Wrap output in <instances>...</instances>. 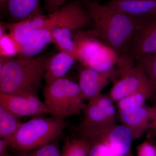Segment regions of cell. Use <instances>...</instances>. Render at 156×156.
<instances>
[{"instance_id":"6da1fadb","label":"cell","mask_w":156,"mask_h":156,"mask_svg":"<svg viewBox=\"0 0 156 156\" xmlns=\"http://www.w3.org/2000/svg\"><path fill=\"white\" fill-rule=\"evenodd\" d=\"M81 1L92 17L95 36L115 54L118 61L128 56L138 21L94 0Z\"/></svg>"},{"instance_id":"7a4b0ae2","label":"cell","mask_w":156,"mask_h":156,"mask_svg":"<svg viewBox=\"0 0 156 156\" xmlns=\"http://www.w3.org/2000/svg\"><path fill=\"white\" fill-rule=\"evenodd\" d=\"M52 56L11 58L0 70V92L37 96L46 66Z\"/></svg>"},{"instance_id":"3957f363","label":"cell","mask_w":156,"mask_h":156,"mask_svg":"<svg viewBox=\"0 0 156 156\" xmlns=\"http://www.w3.org/2000/svg\"><path fill=\"white\" fill-rule=\"evenodd\" d=\"M83 113V119L76 128L77 132L91 143L104 142L117 125L113 101L108 95L101 93L86 104Z\"/></svg>"},{"instance_id":"277c9868","label":"cell","mask_w":156,"mask_h":156,"mask_svg":"<svg viewBox=\"0 0 156 156\" xmlns=\"http://www.w3.org/2000/svg\"><path fill=\"white\" fill-rule=\"evenodd\" d=\"M64 120L42 115L21 123L10 147L19 152L34 150L55 141L65 128Z\"/></svg>"},{"instance_id":"5b68a950","label":"cell","mask_w":156,"mask_h":156,"mask_svg":"<svg viewBox=\"0 0 156 156\" xmlns=\"http://www.w3.org/2000/svg\"><path fill=\"white\" fill-rule=\"evenodd\" d=\"M43 96L51 116L58 119L80 115L86 105L78 83L64 77L46 86Z\"/></svg>"},{"instance_id":"8992f818","label":"cell","mask_w":156,"mask_h":156,"mask_svg":"<svg viewBox=\"0 0 156 156\" xmlns=\"http://www.w3.org/2000/svg\"><path fill=\"white\" fill-rule=\"evenodd\" d=\"M119 78L114 82L108 97L116 102L124 98L139 92L147 93L156 97V92L145 73L138 65L126 68L119 72Z\"/></svg>"},{"instance_id":"52a82bcc","label":"cell","mask_w":156,"mask_h":156,"mask_svg":"<svg viewBox=\"0 0 156 156\" xmlns=\"http://www.w3.org/2000/svg\"><path fill=\"white\" fill-rule=\"evenodd\" d=\"M92 24L91 15L81 0H74L48 14L46 28L51 31L54 28H64L74 32L89 28Z\"/></svg>"},{"instance_id":"ba28073f","label":"cell","mask_w":156,"mask_h":156,"mask_svg":"<svg viewBox=\"0 0 156 156\" xmlns=\"http://www.w3.org/2000/svg\"><path fill=\"white\" fill-rule=\"evenodd\" d=\"M77 70L79 85L85 100H92L101 94V92L111 81L119 76L118 70L101 72L93 69L80 63Z\"/></svg>"},{"instance_id":"9c48e42d","label":"cell","mask_w":156,"mask_h":156,"mask_svg":"<svg viewBox=\"0 0 156 156\" xmlns=\"http://www.w3.org/2000/svg\"><path fill=\"white\" fill-rule=\"evenodd\" d=\"M0 106L18 118L51 114L44 101L37 96H23L0 92Z\"/></svg>"},{"instance_id":"30bf717a","label":"cell","mask_w":156,"mask_h":156,"mask_svg":"<svg viewBox=\"0 0 156 156\" xmlns=\"http://www.w3.org/2000/svg\"><path fill=\"white\" fill-rule=\"evenodd\" d=\"M156 53V17L138 21L128 55L136 61L142 56Z\"/></svg>"},{"instance_id":"8fae6325","label":"cell","mask_w":156,"mask_h":156,"mask_svg":"<svg viewBox=\"0 0 156 156\" xmlns=\"http://www.w3.org/2000/svg\"><path fill=\"white\" fill-rule=\"evenodd\" d=\"M118 119L132 132L133 140L140 139L156 123V105H147L135 108L118 111Z\"/></svg>"},{"instance_id":"7c38bea8","label":"cell","mask_w":156,"mask_h":156,"mask_svg":"<svg viewBox=\"0 0 156 156\" xmlns=\"http://www.w3.org/2000/svg\"><path fill=\"white\" fill-rule=\"evenodd\" d=\"M104 5L138 21L156 17V0H110Z\"/></svg>"},{"instance_id":"4fadbf2b","label":"cell","mask_w":156,"mask_h":156,"mask_svg":"<svg viewBox=\"0 0 156 156\" xmlns=\"http://www.w3.org/2000/svg\"><path fill=\"white\" fill-rule=\"evenodd\" d=\"M48 15L40 14L20 22L4 23L14 41L20 45L34 31L45 28Z\"/></svg>"},{"instance_id":"5bb4252c","label":"cell","mask_w":156,"mask_h":156,"mask_svg":"<svg viewBox=\"0 0 156 156\" xmlns=\"http://www.w3.org/2000/svg\"><path fill=\"white\" fill-rule=\"evenodd\" d=\"M52 43L51 31L49 29L40 28L34 31L19 46V57L32 58Z\"/></svg>"},{"instance_id":"9a60e30c","label":"cell","mask_w":156,"mask_h":156,"mask_svg":"<svg viewBox=\"0 0 156 156\" xmlns=\"http://www.w3.org/2000/svg\"><path fill=\"white\" fill-rule=\"evenodd\" d=\"M76 61L69 54L61 51L51 56L44 75L46 86L64 77Z\"/></svg>"},{"instance_id":"2e32d148","label":"cell","mask_w":156,"mask_h":156,"mask_svg":"<svg viewBox=\"0 0 156 156\" xmlns=\"http://www.w3.org/2000/svg\"><path fill=\"white\" fill-rule=\"evenodd\" d=\"M133 140L131 130L124 125H116L109 133L105 141L115 153L121 156H133L131 144Z\"/></svg>"},{"instance_id":"e0dca14e","label":"cell","mask_w":156,"mask_h":156,"mask_svg":"<svg viewBox=\"0 0 156 156\" xmlns=\"http://www.w3.org/2000/svg\"><path fill=\"white\" fill-rule=\"evenodd\" d=\"M7 12L11 23L20 22L42 14L40 0H9Z\"/></svg>"},{"instance_id":"ac0fdd59","label":"cell","mask_w":156,"mask_h":156,"mask_svg":"<svg viewBox=\"0 0 156 156\" xmlns=\"http://www.w3.org/2000/svg\"><path fill=\"white\" fill-rule=\"evenodd\" d=\"M51 31L52 43L59 51L69 54L78 61L79 50L74 39L73 32L64 28H54Z\"/></svg>"},{"instance_id":"d6986e66","label":"cell","mask_w":156,"mask_h":156,"mask_svg":"<svg viewBox=\"0 0 156 156\" xmlns=\"http://www.w3.org/2000/svg\"><path fill=\"white\" fill-rule=\"evenodd\" d=\"M19 118L3 107L0 106V137L11 140L21 122Z\"/></svg>"},{"instance_id":"ffe728a7","label":"cell","mask_w":156,"mask_h":156,"mask_svg":"<svg viewBox=\"0 0 156 156\" xmlns=\"http://www.w3.org/2000/svg\"><path fill=\"white\" fill-rule=\"evenodd\" d=\"M91 147V142L85 137L67 139L62 146L61 156H89Z\"/></svg>"},{"instance_id":"44dd1931","label":"cell","mask_w":156,"mask_h":156,"mask_svg":"<svg viewBox=\"0 0 156 156\" xmlns=\"http://www.w3.org/2000/svg\"><path fill=\"white\" fill-rule=\"evenodd\" d=\"M154 98L144 92H139L128 95L117 101L118 111L126 110L145 105L147 100H153Z\"/></svg>"},{"instance_id":"7402d4cb","label":"cell","mask_w":156,"mask_h":156,"mask_svg":"<svg viewBox=\"0 0 156 156\" xmlns=\"http://www.w3.org/2000/svg\"><path fill=\"white\" fill-rule=\"evenodd\" d=\"M135 63L142 69L156 92V53L142 56Z\"/></svg>"},{"instance_id":"603a6c76","label":"cell","mask_w":156,"mask_h":156,"mask_svg":"<svg viewBox=\"0 0 156 156\" xmlns=\"http://www.w3.org/2000/svg\"><path fill=\"white\" fill-rule=\"evenodd\" d=\"M19 53V47L9 34L6 33L0 36L1 56L13 57Z\"/></svg>"},{"instance_id":"cb8c5ba5","label":"cell","mask_w":156,"mask_h":156,"mask_svg":"<svg viewBox=\"0 0 156 156\" xmlns=\"http://www.w3.org/2000/svg\"><path fill=\"white\" fill-rule=\"evenodd\" d=\"M18 156H61V152L55 140L34 150L19 152Z\"/></svg>"},{"instance_id":"d4e9b609","label":"cell","mask_w":156,"mask_h":156,"mask_svg":"<svg viewBox=\"0 0 156 156\" xmlns=\"http://www.w3.org/2000/svg\"><path fill=\"white\" fill-rule=\"evenodd\" d=\"M149 134L143 142L137 146L136 156H156V143Z\"/></svg>"},{"instance_id":"484cf974","label":"cell","mask_w":156,"mask_h":156,"mask_svg":"<svg viewBox=\"0 0 156 156\" xmlns=\"http://www.w3.org/2000/svg\"><path fill=\"white\" fill-rule=\"evenodd\" d=\"M89 156H121L115 153L106 144L91 143Z\"/></svg>"},{"instance_id":"4316f807","label":"cell","mask_w":156,"mask_h":156,"mask_svg":"<svg viewBox=\"0 0 156 156\" xmlns=\"http://www.w3.org/2000/svg\"><path fill=\"white\" fill-rule=\"evenodd\" d=\"M45 9L48 14H52L57 11L71 0H44Z\"/></svg>"},{"instance_id":"83f0119b","label":"cell","mask_w":156,"mask_h":156,"mask_svg":"<svg viewBox=\"0 0 156 156\" xmlns=\"http://www.w3.org/2000/svg\"><path fill=\"white\" fill-rule=\"evenodd\" d=\"M11 140L5 138L0 139V156L8 153V148L10 147Z\"/></svg>"},{"instance_id":"f1b7e54d","label":"cell","mask_w":156,"mask_h":156,"mask_svg":"<svg viewBox=\"0 0 156 156\" xmlns=\"http://www.w3.org/2000/svg\"><path fill=\"white\" fill-rule=\"evenodd\" d=\"M9 0H0V8L2 11H7V4Z\"/></svg>"},{"instance_id":"f546056e","label":"cell","mask_w":156,"mask_h":156,"mask_svg":"<svg viewBox=\"0 0 156 156\" xmlns=\"http://www.w3.org/2000/svg\"><path fill=\"white\" fill-rule=\"evenodd\" d=\"M152 131L153 132V134L155 136H156V123L155 126H154L153 128H152V129H151Z\"/></svg>"},{"instance_id":"4dcf8cb0","label":"cell","mask_w":156,"mask_h":156,"mask_svg":"<svg viewBox=\"0 0 156 156\" xmlns=\"http://www.w3.org/2000/svg\"><path fill=\"white\" fill-rule=\"evenodd\" d=\"M0 156H14L10 154L9 153H8L5 154L3 155Z\"/></svg>"},{"instance_id":"1f68e13d","label":"cell","mask_w":156,"mask_h":156,"mask_svg":"<svg viewBox=\"0 0 156 156\" xmlns=\"http://www.w3.org/2000/svg\"><path fill=\"white\" fill-rule=\"evenodd\" d=\"M94 1H95V2H99L101 0H94Z\"/></svg>"}]
</instances>
